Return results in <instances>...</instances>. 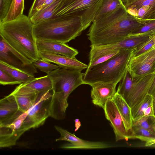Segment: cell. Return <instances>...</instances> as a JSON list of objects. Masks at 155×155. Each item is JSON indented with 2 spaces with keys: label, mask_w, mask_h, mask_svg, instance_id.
<instances>
[{
  "label": "cell",
  "mask_w": 155,
  "mask_h": 155,
  "mask_svg": "<svg viewBox=\"0 0 155 155\" xmlns=\"http://www.w3.org/2000/svg\"><path fill=\"white\" fill-rule=\"evenodd\" d=\"M142 24L127 12L124 5L92 22L87 34L90 46L107 45L128 37Z\"/></svg>",
  "instance_id": "6da1fadb"
},
{
  "label": "cell",
  "mask_w": 155,
  "mask_h": 155,
  "mask_svg": "<svg viewBox=\"0 0 155 155\" xmlns=\"http://www.w3.org/2000/svg\"><path fill=\"white\" fill-rule=\"evenodd\" d=\"M33 25L30 18L23 14L15 19L0 23V35L9 47L31 63L41 59Z\"/></svg>",
  "instance_id": "7a4b0ae2"
},
{
  "label": "cell",
  "mask_w": 155,
  "mask_h": 155,
  "mask_svg": "<svg viewBox=\"0 0 155 155\" xmlns=\"http://www.w3.org/2000/svg\"><path fill=\"white\" fill-rule=\"evenodd\" d=\"M84 30L81 17L63 16L34 24L33 33L36 40L66 43L74 39Z\"/></svg>",
  "instance_id": "3957f363"
},
{
  "label": "cell",
  "mask_w": 155,
  "mask_h": 155,
  "mask_svg": "<svg viewBox=\"0 0 155 155\" xmlns=\"http://www.w3.org/2000/svg\"><path fill=\"white\" fill-rule=\"evenodd\" d=\"M133 50H121L107 61L87 68L83 73L84 84L91 86L97 83L117 84L123 78L127 68Z\"/></svg>",
  "instance_id": "277c9868"
},
{
  "label": "cell",
  "mask_w": 155,
  "mask_h": 155,
  "mask_svg": "<svg viewBox=\"0 0 155 155\" xmlns=\"http://www.w3.org/2000/svg\"><path fill=\"white\" fill-rule=\"evenodd\" d=\"M102 0H63L52 18L63 16H80L85 30L93 22Z\"/></svg>",
  "instance_id": "5b68a950"
},
{
  "label": "cell",
  "mask_w": 155,
  "mask_h": 155,
  "mask_svg": "<svg viewBox=\"0 0 155 155\" xmlns=\"http://www.w3.org/2000/svg\"><path fill=\"white\" fill-rule=\"evenodd\" d=\"M81 71L60 67L51 71L47 75L52 82V92L69 97L75 89L84 84Z\"/></svg>",
  "instance_id": "8992f818"
},
{
  "label": "cell",
  "mask_w": 155,
  "mask_h": 155,
  "mask_svg": "<svg viewBox=\"0 0 155 155\" xmlns=\"http://www.w3.org/2000/svg\"><path fill=\"white\" fill-rule=\"evenodd\" d=\"M51 91L39 93L34 104L27 111V116L23 124L25 131L42 125L50 116Z\"/></svg>",
  "instance_id": "52a82bcc"
},
{
  "label": "cell",
  "mask_w": 155,
  "mask_h": 155,
  "mask_svg": "<svg viewBox=\"0 0 155 155\" xmlns=\"http://www.w3.org/2000/svg\"><path fill=\"white\" fill-rule=\"evenodd\" d=\"M27 116V112L19 111L12 117L0 124V148L16 144L18 140L25 132L23 124Z\"/></svg>",
  "instance_id": "ba28073f"
},
{
  "label": "cell",
  "mask_w": 155,
  "mask_h": 155,
  "mask_svg": "<svg viewBox=\"0 0 155 155\" xmlns=\"http://www.w3.org/2000/svg\"><path fill=\"white\" fill-rule=\"evenodd\" d=\"M150 37L146 35H129L120 41L111 44L90 46L89 62L101 56L111 52L125 49H133L147 41Z\"/></svg>",
  "instance_id": "9c48e42d"
},
{
  "label": "cell",
  "mask_w": 155,
  "mask_h": 155,
  "mask_svg": "<svg viewBox=\"0 0 155 155\" xmlns=\"http://www.w3.org/2000/svg\"><path fill=\"white\" fill-rule=\"evenodd\" d=\"M127 69L133 79L155 73V48H152L138 56L131 57Z\"/></svg>",
  "instance_id": "30bf717a"
},
{
  "label": "cell",
  "mask_w": 155,
  "mask_h": 155,
  "mask_svg": "<svg viewBox=\"0 0 155 155\" xmlns=\"http://www.w3.org/2000/svg\"><path fill=\"white\" fill-rule=\"evenodd\" d=\"M54 127L60 134V137L56 139V141H66L70 143L62 146L61 148L66 149H97L112 147L104 142L91 141L82 139L60 127L55 126Z\"/></svg>",
  "instance_id": "8fae6325"
},
{
  "label": "cell",
  "mask_w": 155,
  "mask_h": 155,
  "mask_svg": "<svg viewBox=\"0 0 155 155\" xmlns=\"http://www.w3.org/2000/svg\"><path fill=\"white\" fill-rule=\"evenodd\" d=\"M155 73L150 74L134 79L132 88L124 99L131 108H135L149 93L155 77Z\"/></svg>",
  "instance_id": "7c38bea8"
},
{
  "label": "cell",
  "mask_w": 155,
  "mask_h": 155,
  "mask_svg": "<svg viewBox=\"0 0 155 155\" xmlns=\"http://www.w3.org/2000/svg\"><path fill=\"white\" fill-rule=\"evenodd\" d=\"M106 118L110 122L113 129L116 141L127 140L132 139L126 131L121 116L113 99L109 100L103 108Z\"/></svg>",
  "instance_id": "4fadbf2b"
},
{
  "label": "cell",
  "mask_w": 155,
  "mask_h": 155,
  "mask_svg": "<svg viewBox=\"0 0 155 155\" xmlns=\"http://www.w3.org/2000/svg\"><path fill=\"white\" fill-rule=\"evenodd\" d=\"M117 85L109 83H97L92 85L91 97L93 103L103 109L108 101L112 99L116 93Z\"/></svg>",
  "instance_id": "5bb4252c"
},
{
  "label": "cell",
  "mask_w": 155,
  "mask_h": 155,
  "mask_svg": "<svg viewBox=\"0 0 155 155\" xmlns=\"http://www.w3.org/2000/svg\"><path fill=\"white\" fill-rule=\"evenodd\" d=\"M40 58L46 61L54 63L61 68L81 71L87 69L88 65L75 58L45 51H38Z\"/></svg>",
  "instance_id": "9a60e30c"
},
{
  "label": "cell",
  "mask_w": 155,
  "mask_h": 155,
  "mask_svg": "<svg viewBox=\"0 0 155 155\" xmlns=\"http://www.w3.org/2000/svg\"><path fill=\"white\" fill-rule=\"evenodd\" d=\"M0 61L30 74H34L37 72V68L33 63L25 65L14 54L9 50L8 45L0 35Z\"/></svg>",
  "instance_id": "2e32d148"
},
{
  "label": "cell",
  "mask_w": 155,
  "mask_h": 155,
  "mask_svg": "<svg viewBox=\"0 0 155 155\" xmlns=\"http://www.w3.org/2000/svg\"><path fill=\"white\" fill-rule=\"evenodd\" d=\"M11 93L15 98L19 110L23 112H26L34 104L39 94L22 83L17 86Z\"/></svg>",
  "instance_id": "e0dca14e"
},
{
  "label": "cell",
  "mask_w": 155,
  "mask_h": 155,
  "mask_svg": "<svg viewBox=\"0 0 155 155\" xmlns=\"http://www.w3.org/2000/svg\"><path fill=\"white\" fill-rule=\"evenodd\" d=\"M38 51L60 54L75 58L78 54V51L65 43L49 41L36 40Z\"/></svg>",
  "instance_id": "ac0fdd59"
},
{
  "label": "cell",
  "mask_w": 155,
  "mask_h": 155,
  "mask_svg": "<svg viewBox=\"0 0 155 155\" xmlns=\"http://www.w3.org/2000/svg\"><path fill=\"white\" fill-rule=\"evenodd\" d=\"M112 99L121 116L126 131L133 139V118L131 108L126 101L117 92Z\"/></svg>",
  "instance_id": "d6986e66"
},
{
  "label": "cell",
  "mask_w": 155,
  "mask_h": 155,
  "mask_svg": "<svg viewBox=\"0 0 155 155\" xmlns=\"http://www.w3.org/2000/svg\"><path fill=\"white\" fill-rule=\"evenodd\" d=\"M19 111L14 96L11 93L0 100V124L14 116Z\"/></svg>",
  "instance_id": "ffe728a7"
},
{
  "label": "cell",
  "mask_w": 155,
  "mask_h": 155,
  "mask_svg": "<svg viewBox=\"0 0 155 155\" xmlns=\"http://www.w3.org/2000/svg\"><path fill=\"white\" fill-rule=\"evenodd\" d=\"M23 85L28 87L38 93L48 91H52L51 81L47 75L38 78H35L28 82L22 83Z\"/></svg>",
  "instance_id": "44dd1931"
},
{
  "label": "cell",
  "mask_w": 155,
  "mask_h": 155,
  "mask_svg": "<svg viewBox=\"0 0 155 155\" xmlns=\"http://www.w3.org/2000/svg\"><path fill=\"white\" fill-rule=\"evenodd\" d=\"M63 0H57L46 8L37 12L30 19L34 24L51 18L59 8Z\"/></svg>",
  "instance_id": "7402d4cb"
},
{
  "label": "cell",
  "mask_w": 155,
  "mask_h": 155,
  "mask_svg": "<svg viewBox=\"0 0 155 155\" xmlns=\"http://www.w3.org/2000/svg\"><path fill=\"white\" fill-rule=\"evenodd\" d=\"M124 4L122 0H102L94 20L105 16Z\"/></svg>",
  "instance_id": "603a6c76"
},
{
  "label": "cell",
  "mask_w": 155,
  "mask_h": 155,
  "mask_svg": "<svg viewBox=\"0 0 155 155\" xmlns=\"http://www.w3.org/2000/svg\"><path fill=\"white\" fill-rule=\"evenodd\" d=\"M145 5H149L150 8L142 19H147L151 15L155 12V0H137L125 6L128 13L136 16L138 9Z\"/></svg>",
  "instance_id": "cb8c5ba5"
},
{
  "label": "cell",
  "mask_w": 155,
  "mask_h": 155,
  "mask_svg": "<svg viewBox=\"0 0 155 155\" xmlns=\"http://www.w3.org/2000/svg\"><path fill=\"white\" fill-rule=\"evenodd\" d=\"M0 69L8 73L21 83L28 82L35 78L34 74L17 69L1 61Z\"/></svg>",
  "instance_id": "d4e9b609"
},
{
  "label": "cell",
  "mask_w": 155,
  "mask_h": 155,
  "mask_svg": "<svg viewBox=\"0 0 155 155\" xmlns=\"http://www.w3.org/2000/svg\"><path fill=\"white\" fill-rule=\"evenodd\" d=\"M134 17L142 25L134 31L129 35H146L151 36L155 34V20L141 19Z\"/></svg>",
  "instance_id": "484cf974"
},
{
  "label": "cell",
  "mask_w": 155,
  "mask_h": 155,
  "mask_svg": "<svg viewBox=\"0 0 155 155\" xmlns=\"http://www.w3.org/2000/svg\"><path fill=\"white\" fill-rule=\"evenodd\" d=\"M24 9V0H13L9 11L2 22L17 18L23 14Z\"/></svg>",
  "instance_id": "4316f807"
},
{
  "label": "cell",
  "mask_w": 155,
  "mask_h": 155,
  "mask_svg": "<svg viewBox=\"0 0 155 155\" xmlns=\"http://www.w3.org/2000/svg\"><path fill=\"white\" fill-rule=\"evenodd\" d=\"M120 82L117 92L125 99L131 91L134 83V80L127 68Z\"/></svg>",
  "instance_id": "83f0119b"
},
{
  "label": "cell",
  "mask_w": 155,
  "mask_h": 155,
  "mask_svg": "<svg viewBox=\"0 0 155 155\" xmlns=\"http://www.w3.org/2000/svg\"><path fill=\"white\" fill-rule=\"evenodd\" d=\"M154 97L147 94L142 101L133 110L132 113L133 120H137L144 116V112L147 108L153 103Z\"/></svg>",
  "instance_id": "f1b7e54d"
},
{
  "label": "cell",
  "mask_w": 155,
  "mask_h": 155,
  "mask_svg": "<svg viewBox=\"0 0 155 155\" xmlns=\"http://www.w3.org/2000/svg\"><path fill=\"white\" fill-rule=\"evenodd\" d=\"M134 125H138L155 135V116H143L133 120L132 126Z\"/></svg>",
  "instance_id": "f546056e"
},
{
  "label": "cell",
  "mask_w": 155,
  "mask_h": 155,
  "mask_svg": "<svg viewBox=\"0 0 155 155\" xmlns=\"http://www.w3.org/2000/svg\"><path fill=\"white\" fill-rule=\"evenodd\" d=\"M133 139L137 138L146 143L155 139V135L148 130L137 125H133Z\"/></svg>",
  "instance_id": "4dcf8cb0"
},
{
  "label": "cell",
  "mask_w": 155,
  "mask_h": 155,
  "mask_svg": "<svg viewBox=\"0 0 155 155\" xmlns=\"http://www.w3.org/2000/svg\"><path fill=\"white\" fill-rule=\"evenodd\" d=\"M154 34L151 36L147 41L133 49L132 57L138 56L152 48L154 45Z\"/></svg>",
  "instance_id": "1f68e13d"
},
{
  "label": "cell",
  "mask_w": 155,
  "mask_h": 155,
  "mask_svg": "<svg viewBox=\"0 0 155 155\" xmlns=\"http://www.w3.org/2000/svg\"><path fill=\"white\" fill-rule=\"evenodd\" d=\"M35 68L40 71L48 74L51 71L59 68L57 64H53L51 63L40 59L33 63Z\"/></svg>",
  "instance_id": "d6a6232c"
},
{
  "label": "cell",
  "mask_w": 155,
  "mask_h": 155,
  "mask_svg": "<svg viewBox=\"0 0 155 155\" xmlns=\"http://www.w3.org/2000/svg\"><path fill=\"white\" fill-rule=\"evenodd\" d=\"M0 84L3 85L21 84L7 73L0 69Z\"/></svg>",
  "instance_id": "836d02e7"
},
{
  "label": "cell",
  "mask_w": 155,
  "mask_h": 155,
  "mask_svg": "<svg viewBox=\"0 0 155 155\" xmlns=\"http://www.w3.org/2000/svg\"><path fill=\"white\" fill-rule=\"evenodd\" d=\"M13 0H0V23L6 16Z\"/></svg>",
  "instance_id": "e575fe53"
},
{
  "label": "cell",
  "mask_w": 155,
  "mask_h": 155,
  "mask_svg": "<svg viewBox=\"0 0 155 155\" xmlns=\"http://www.w3.org/2000/svg\"><path fill=\"white\" fill-rule=\"evenodd\" d=\"M119 51L111 52L96 58L91 62H89L87 68H90L107 61L117 54Z\"/></svg>",
  "instance_id": "d590c367"
},
{
  "label": "cell",
  "mask_w": 155,
  "mask_h": 155,
  "mask_svg": "<svg viewBox=\"0 0 155 155\" xmlns=\"http://www.w3.org/2000/svg\"><path fill=\"white\" fill-rule=\"evenodd\" d=\"M46 0H34L28 13L29 18H30L38 11Z\"/></svg>",
  "instance_id": "8d00e7d4"
},
{
  "label": "cell",
  "mask_w": 155,
  "mask_h": 155,
  "mask_svg": "<svg viewBox=\"0 0 155 155\" xmlns=\"http://www.w3.org/2000/svg\"><path fill=\"white\" fill-rule=\"evenodd\" d=\"M144 116H155L154 113L153 103L150 105L144 111Z\"/></svg>",
  "instance_id": "74e56055"
},
{
  "label": "cell",
  "mask_w": 155,
  "mask_h": 155,
  "mask_svg": "<svg viewBox=\"0 0 155 155\" xmlns=\"http://www.w3.org/2000/svg\"><path fill=\"white\" fill-rule=\"evenodd\" d=\"M56 0H46L41 7L39 8L37 12L46 8Z\"/></svg>",
  "instance_id": "f35d334b"
},
{
  "label": "cell",
  "mask_w": 155,
  "mask_h": 155,
  "mask_svg": "<svg viewBox=\"0 0 155 155\" xmlns=\"http://www.w3.org/2000/svg\"><path fill=\"white\" fill-rule=\"evenodd\" d=\"M149 94L151 95L154 97H155V75L153 83L150 88Z\"/></svg>",
  "instance_id": "ab89813d"
},
{
  "label": "cell",
  "mask_w": 155,
  "mask_h": 155,
  "mask_svg": "<svg viewBox=\"0 0 155 155\" xmlns=\"http://www.w3.org/2000/svg\"><path fill=\"white\" fill-rule=\"evenodd\" d=\"M137 0H124V4L125 6L130 4Z\"/></svg>",
  "instance_id": "60d3db41"
},
{
  "label": "cell",
  "mask_w": 155,
  "mask_h": 155,
  "mask_svg": "<svg viewBox=\"0 0 155 155\" xmlns=\"http://www.w3.org/2000/svg\"><path fill=\"white\" fill-rule=\"evenodd\" d=\"M155 19V12L152 13L147 19Z\"/></svg>",
  "instance_id": "b9f144b4"
},
{
  "label": "cell",
  "mask_w": 155,
  "mask_h": 155,
  "mask_svg": "<svg viewBox=\"0 0 155 155\" xmlns=\"http://www.w3.org/2000/svg\"><path fill=\"white\" fill-rule=\"evenodd\" d=\"M153 110H154V114L155 116V97L154 99V101L153 103Z\"/></svg>",
  "instance_id": "7bdbcfd3"
},
{
  "label": "cell",
  "mask_w": 155,
  "mask_h": 155,
  "mask_svg": "<svg viewBox=\"0 0 155 155\" xmlns=\"http://www.w3.org/2000/svg\"><path fill=\"white\" fill-rule=\"evenodd\" d=\"M154 45H153V48H155V34H154Z\"/></svg>",
  "instance_id": "ee69618b"
},
{
  "label": "cell",
  "mask_w": 155,
  "mask_h": 155,
  "mask_svg": "<svg viewBox=\"0 0 155 155\" xmlns=\"http://www.w3.org/2000/svg\"><path fill=\"white\" fill-rule=\"evenodd\" d=\"M153 19V20H155V19Z\"/></svg>",
  "instance_id": "f6af8a7d"
}]
</instances>
